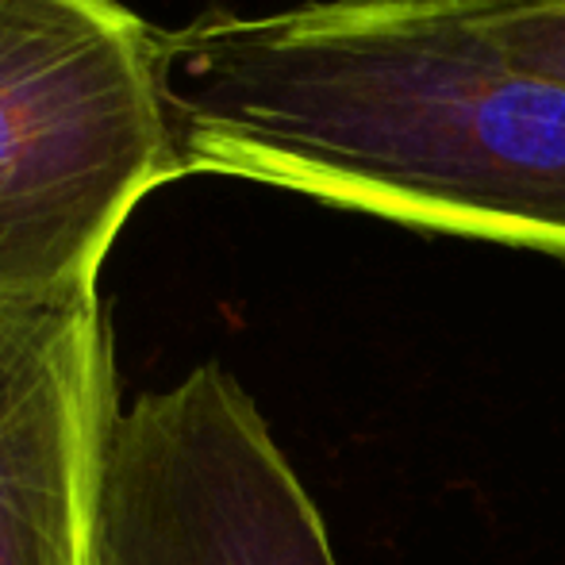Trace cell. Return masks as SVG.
Segmentation results:
<instances>
[{
  "mask_svg": "<svg viewBox=\"0 0 565 565\" xmlns=\"http://www.w3.org/2000/svg\"><path fill=\"white\" fill-rule=\"evenodd\" d=\"M154 58L185 178L565 262V77L450 0L212 8Z\"/></svg>",
  "mask_w": 565,
  "mask_h": 565,
  "instance_id": "1",
  "label": "cell"
},
{
  "mask_svg": "<svg viewBox=\"0 0 565 565\" xmlns=\"http://www.w3.org/2000/svg\"><path fill=\"white\" fill-rule=\"evenodd\" d=\"M178 178L154 28L119 0H0V305L97 292L127 216Z\"/></svg>",
  "mask_w": 565,
  "mask_h": 565,
  "instance_id": "2",
  "label": "cell"
},
{
  "mask_svg": "<svg viewBox=\"0 0 565 565\" xmlns=\"http://www.w3.org/2000/svg\"><path fill=\"white\" fill-rule=\"evenodd\" d=\"M93 565H339L254 396L220 362L116 419Z\"/></svg>",
  "mask_w": 565,
  "mask_h": 565,
  "instance_id": "3",
  "label": "cell"
},
{
  "mask_svg": "<svg viewBox=\"0 0 565 565\" xmlns=\"http://www.w3.org/2000/svg\"><path fill=\"white\" fill-rule=\"evenodd\" d=\"M119 412L97 292L0 305V565H93Z\"/></svg>",
  "mask_w": 565,
  "mask_h": 565,
  "instance_id": "4",
  "label": "cell"
},
{
  "mask_svg": "<svg viewBox=\"0 0 565 565\" xmlns=\"http://www.w3.org/2000/svg\"><path fill=\"white\" fill-rule=\"evenodd\" d=\"M450 4L473 15L520 62L565 77V0H450Z\"/></svg>",
  "mask_w": 565,
  "mask_h": 565,
  "instance_id": "5",
  "label": "cell"
}]
</instances>
